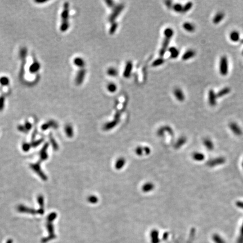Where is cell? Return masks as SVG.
Here are the masks:
<instances>
[{"instance_id": "6da1fadb", "label": "cell", "mask_w": 243, "mask_h": 243, "mask_svg": "<svg viewBox=\"0 0 243 243\" xmlns=\"http://www.w3.org/2000/svg\"><path fill=\"white\" fill-rule=\"evenodd\" d=\"M62 23L60 29L62 32H66L69 27V3L68 2H65L64 3L63 10L62 12Z\"/></svg>"}, {"instance_id": "7a4b0ae2", "label": "cell", "mask_w": 243, "mask_h": 243, "mask_svg": "<svg viewBox=\"0 0 243 243\" xmlns=\"http://www.w3.org/2000/svg\"><path fill=\"white\" fill-rule=\"evenodd\" d=\"M174 32L173 30L171 28H166L164 30V41L162 44V46L160 52H159V55L160 57L163 58V56L166 52V50H167V48L168 47V45L170 44V40H171L172 36H173Z\"/></svg>"}, {"instance_id": "3957f363", "label": "cell", "mask_w": 243, "mask_h": 243, "mask_svg": "<svg viewBox=\"0 0 243 243\" xmlns=\"http://www.w3.org/2000/svg\"><path fill=\"white\" fill-rule=\"evenodd\" d=\"M219 69L220 74L223 76H225L228 74V64L227 57L226 56H222L220 59Z\"/></svg>"}, {"instance_id": "277c9868", "label": "cell", "mask_w": 243, "mask_h": 243, "mask_svg": "<svg viewBox=\"0 0 243 243\" xmlns=\"http://www.w3.org/2000/svg\"><path fill=\"white\" fill-rule=\"evenodd\" d=\"M125 8V5L123 3H120L116 6L112 11L111 15L109 16V21L111 23L114 22L117 17L119 15L120 13Z\"/></svg>"}, {"instance_id": "5b68a950", "label": "cell", "mask_w": 243, "mask_h": 243, "mask_svg": "<svg viewBox=\"0 0 243 243\" xmlns=\"http://www.w3.org/2000/svg\"><path fill=\"white\" fill-rule=\"evenodd\" d=\"M226 159L224 157H218L209 161L207 163V165L210 167H214L218 165H221L224 164Z\"/></svg>"}, {"instance_id": "8992f818", "label": "cell", "mask_w": 243, "mask_h": 243, "mask_svg": "<svg viewBox=\"0 0 243 243\" xmlns=\"http://www.w3.org/2000/svg\"><path fill=\"white\" fill-rule=\"evenodd\" d=\"M86 74V71L84 68H82L78 72L75 78V83L77 85H80L83 83Z\"/></svg>"}, {"instance_id": "52a82bcc", "label": "cell", "mask_w": 243, "mask_h": 243, "mask_svg": "<svg viewBox=\"0 0 243 243\" xmlns=\"http://www.w3.org/2000/svg\"><path fill=\"white\" fill-rule=\"evenodd\" d=\"M229 127L231 131L233 132L235 135L236 136H241L242 135V130L240 126H239L237 123L235 122H231L229 125Z\"/></svg>"}, {"instance_id": "ba28073f", "label": "cell", "mask_w": 243, "mask_h": 243, "mask_svg": "<svg viewBox=\"0 0 243 243\" xmlns=\"http://www.w3.org/2000/svg\"><path fill=\"white\" fill-rule=\"evenodd\" d=\"M217 95L214 90H210L208 93V101L210 106L214 107L217 104Z\"/></svg>"}, {"instance_id": "9c48e42d", "label": "cell", "mask_w": 243, "mask_h": 243, "mask_svg": "<svg viewBox=\"0 0 243 243\" xmlns=\"http://www.w3.org/2000/svg\"><path fill=\"white\" fill-rule=\"evenodd\" d=\"M132 68H133L132 63L131 61L127 62L126 63V66H125L124 72H123V76L125 78H128L130 77L131 74V72L132 71Z\"/></svg>"}, {"instance_id": "30bf717a", "label": "cell", "mask_w": 243, "mask_h": 243, "mask_svg": "<svg viewBox=\"0 0 243 243\" xmlns=\"http://www.w3.org/2000/svg\"><path fill=\"white\" fill-rule=\"evenodd\" d=\"M41 68V65L39 62H38L37 61H35L33 63H32L29 68V71L30 72V73L34 74V73H36L37 72H38L39 71Z\"/></svg>"}, {"instance_id": "8fae6325", "label": "cell", "mask_w": 243, "mask_h": 243, "mask_svg": "<svg viewBox=\"0 0 243 243\" xmlns=\"http://www.w3.org/2000/svg\"><path fill=\"white\" fill-rule=\"evenodd\" d=\"M173 93H174V96L176 98V99H177V100H179L181 102L184 101L185 100L184 94L182 91L181 90V89H180V88H176L174 90Z\"/></svg>"}, {"instance_id": "7c38bea8", "label": "cell", "mask_w": 243, "mask_h": 243, "mask_svg": "<svg viewBox=\"0 0 243 243\" xmlns=\"http://www.w3.org/2000/svg\"><path fill=\"white\" fill-rule=\"evenodd\" d=\"M196 55V53L194 50H189L188 51H186L183 55L182 56V59L183 60L186 61L188 60L189 59L194 57Z\"/></svg>"}, {"instance_id": "4fadbf2b", "label": "cell", "mask_w": 243, "mask_h": 243, "mask_svg": "<svg viewBox=\"0 0 243 243\" xmlns=\"http://www.w3.org/2000/svg\"><path fill=\"white\" fill-rule=\"evenodd\" d=\"M225 17V14L223 12H218L216 14L213 19V22L215 24H219Z\"/></svg>"}, {"instance_id": "5bb4252c", "label": "cell", "mask_w": 243, "mask_h": 243, "mask_svg": "<svg viewBox=\"0 0 243 243\" xmlns=\"http://www.w3.org/2000/svg\"><path fill=\"white\" fill-rule=\"evenodd\" d=\"M230 92H231L230 88H229L228 87H226L223 88L222 89L219 90L217 92V93H216V95H217V98H222L225 95H227L228 93H229Z\"/></svg>"}, {"instance_id": "9a60e30c", "label": "cell", "mask_w": 243, "mask_h": 243, "mask_svg": "<svg viewBox=\"0 0 243 243\" xmlns=\"http://www.w3.org/2000/svg\"><path fill=\"white\" fill-rule=\"evenodd\" d=\"M203 144L208 150L212 151L214 149V145L211 140L209 138H205L203 141Z\"/></svg>"}, {"instance_id": "2e32d148", "label": "cell", "mask_w": 243, "mask_h": 243, "mask_svg": "<svg viewBox=\"0 0 243 243\" xmlns=\"http://www.w3.org/2000/svg\"><path fill=\"white\" fill-rule=\"evenodd\" d=\"M73 62H74V65L75 66L80 68L81 69L83 68L84 66V65H85V62H84V60L82 58L80 57H75L74 59Z\"/></svg>"}, {"instance_id": "e0dca14e", "label": "cell", "mask_w": 243, "mask_h": 243, "mask_svg": "<svg viewBox=\"0 0 243 243\" xmlns=\"http://www.w3.org/2000/svg\"><path fill=\"white\" fill-rule=\"evenodd\" d=\"M192 156L194 160L198 162L203 161L205 159V155L203 153H199V152H195L193 153Z\"/></svg>"}, {"instance_id": "ac0fdd59", "label": "cell", "mask_w": 243, "mask_h": 243, "mask_svg": "<svg viewBox=\"0 0 243 243\" xmlns=\"http://www.w3.org/2000/svg\"><path fill=\"white\" fill-rule=\"evenodd\" d=\"M182 27L183 28V29L189 32H193L195 31V26L193 25L192 24L189 23V22H185L183 24Z\"/></svg>"}, {"instance_id": "d6986e66", "label": "cell", "mask_w": 243, "mask_h": 243, "mask_svg": "<svg viewBox=\"0 0 243 243\" xmlns=\"http://www.w3.org/2000/svg\"><path fill=\"white\" fill-rule=\"evenodd\" d=\"M230 38L233 42H237L240 40V33L236 30H234L231 32L230 35Z\"/></svg>"}, {"instance_id": "ffe728a7", "label": "cell", "mask_w": 243, "mask_h": 243, "mask_svg": "<svg viewBox=\"0 0 243 243\" xmlns=\"http://www.w3.org/2000/svg\"><path fill=\"white\" fill-rule=\"evenodd\" d=\"M169 52L171 54V57L172 59H175L177 58L179 54H180V52L178 50V49L174 47H171L169 48Z\"/></svg>"}, {"instance_id": "44dd1931", "label": "cell", "mask_w": 243, "mask_h": 243, "mask_svg": "<svg viewBox=\"0 0 243 243\" xmlns=\"http://www.w3.org/2000/svg\"><path fill=\"white\" fill-rule=\"evenodd\" d=\"M213 240L215 243H226L224 239L218 234H215L213 236Z\"/></svg>"}, {"instance_id": "7402d4cb", "label": "cell", "mask_w": 243, "mask_h": 243, "mask_svg": "<svg viewBox=\"0 0 243 243\" xmlns=\"http://www.w3.org/2000/svg\"><path fill=\"white\" fill-rule=\"evenodd\" d=\"M107 90L111 93H114L117 91V86L114 83H110L107 85Z\"/></svg>"}, {"instance_id": "603a6c76", "label": "cell", "mask_w": 243, "mask_h": 243, "mask_svg": "<svg viewBox=\"0 0 243 243\" xmlns=\"http://www.w3.org/2000/svg\"><path fill=\"white\" fill-rule=\"evenodd\" d=\"M10 83V80L9 78L6 76H3L0 78V84L2 86H8Z\"/></svg>"}, {"instance_id": "cb8c5ba5", "label": "cell", "mask_w": 243, "mask_h": 243, "mask_svg": "<svg viewBox=\"0 0 243 243\" xmlns=\"http://www.w3.org/2000/svg\"><path fill=\"white\" fill-rule=\"evenodd\" d=\"M118 26V23H116V22H115V21L111 23V27H110V29H109V33H110V35H113V34H114V33L117 30Z\"/></svg>"}, {"instance_id": "d4e9b609", "label": "cell", "mask_w": 243, "mask_h": 243, "mask_svg": "<svg viewBox=\"0 0 243 243\" xmlns=\"http://www.w3.org/2000/svg\"><path fill=\"white\" fill-rule=\"evenodd\" d=\"M107 74L109 76L116 77L118 75V71L114 68H110L107 71Z\"/></svg>"}, {"instance_id": "484cf974", "label": "cell", "mask_w": 243, "mask_h": 243, "mask_svg": "<svg viewBox=\"0 0 243 243\" xmlns=\"http://www.w3.org/2000/svg\"><path fill=\"white\" fill-rule=\"evenodd\" d=\"M51 126H53L55 127V126H57V123L55 121H49L48 122L44 124L42 126V128L43 129H46Z\"/></svg>"}, {"instance_id": "4316f807", "label": "cell", "mask_w": 243, "mask_h": 243, "mask_svg": "<svg viewBox=\"0 0 243 243\" xmlns=\"http://www.w3.org/2000/svg\"><path fill=\"white\" fill-rule=\"evenodd\" d=\"M192 3L191 2H189L188 3H186L183 6V10H182V12L183 13L184 12H186L188 11H189L190 9L192 8Z\"/></svg>"}, {"instance_id": "83f0119b", "label": "cell", "mask_w": 243, "mask_h": 243, "mask_svg": "<svg viewBox=\"0 0 243 243\" xmlns=\"http://www.w3.org/2000/svg\"><path fill=\"white\" fill-rule=\"evenodd\" d=\"M173 9L174 11L177 12H182V10H183V6L180 4V3H176L174 5H173Z\"/></svg>"}, {"instance_id": "f1b7e54d", "label": "cell", "mask_w": 243, "mask_h": 243, "mask_svg": "<svg viewBox=\"0 0 243 243\" xmlns=\"http://www.w3.org/2000/svg\"><path fill=\"white\" fill-rule=\"evenodd\" d=\"M164 59L163 58H161V57H159V58L157 59L156 60H155L153 62V64H152V66H154V67L158 66H160V65H162L164 63Z\"/></svg>"}, {"instance_id": "f546056e", "label": "cell", "mask_w": 243, "mask_h": 243, "mask_svg": "<svg viewBox=\"0 0 243 243\" xmlns=\"http://www.w3.org/2000/svg\"><path fill=\"white\" fill-rule=\"evenodd\" d=\"M5 98L4 96L2 95L0 96V111H2L4 107H5Z\"/></svg>"}, {"instance_id": "4dcf8cb0", "label": "cell", "mask_w": 243, "mask_h": 243, "mask_svg": "<svg viewBox=\"0 0 243 243\" xmlns=\"http://www.w3.org/2000/svg\"><path fill=\"white\" fill-rule=\"evenodd\" d=\"M237 243H243V223L240 228V235L237 239Z\"/></svg>"}, {"instance_id": "1f68e13d", "label": "cell", "mask_w": 243, "mask_h": 243, "mask_svg": "<svg viewBox=\"0 0 243 243\" xmlns=\"http://www.w3.org/2000/svg\"><path fill=\"white\" fill-rule=\"evenodd\" d=\"M27 50L26 48L24 47V48H22L20 50V56L21 59H22V58H26V56H27Z\"/></svg>"}, {"instance_id": "d6a6232c", "label": "cell", "mask_w": 243, "mask_h": 243, "mask_svg": "<svg viewBox=\"0 0 243 243\" xmlns=\"http://www.w3.org/2000/svg\"><path fill=\"white\" fill-rule=\"evenodd\" d=\"M105 2H106L107 5H108V6H109V8H112V7L114 6V2L113 1L107 0V1H105Z\"/></svg>"}, {"instance_id": "836d02e7", "label": "cell", "mask_w": 243, "mask_h": 243, "mask_svg": "<svg viewBox=\"0 0 243 243\" xmlns=\"http://www.w3.org/2000/svg\"><path fill=\"white\" fill-rule=\"evenodd\" d=\"M236 206L238 207V208H241V209H243V201H237L236 203Z\"/></svg>"}, {"instance_id": "e575fe53", "label": "cell", "mask_w": 243, "mask_h": 243, "mask_svg": "<svg viewBox=\"0 0 243 243\" xmlns=\"http://www.w3.org/2000/svg\"><path fill=\"white\" fill-rule=\"evenodd\" d=\"M165 4L166 6L168 8H171V7L172 6V3L170 1H167L165 2Z\"/></svg>"}, {"instance_id": "d590c367", "label": "cell", "mask_w": 243, "mask_h": 243, "mask_svg": "<svg viewBox=\"0 0 243 243\" xmlns=\"http://www.w3.org/2000/svg\"><path fill=\"white\" fill-rule=\"evenodd\" d=\"M31 127H32V125L29 122H26V124H25V126H24V127L27 129V130L31 128Z\"/></svg>"}, {"instance_id": "8d00e7d4", "label": "cell", "mask_w": 243, "mask_h": 243, "mask_svg": "<svg viewBox=\"0 0 243 243\" xmlns=\"http://www.w3.org/2000/svg\"><path fill=\"white\" fill-rule=\"evenodd\" d=\"M35 2H37V3H45V2H47V1H35Z\"/></svg>"}, {"instance_id": "74e56055", "label": "cell", "mask_w": 243, "mask_h": 243, "mask_svg": "<svg viewBox=\"0 0 243 243\" xmlns=\"http://www.w3.org/2000/svg\"><path fill=\"white\" fill-rule=\"evenodd\" d=\"M12 243V240H11V239H9V240H8V242H7V243Z\"/></svg>"}, {"instance_id": "f35d334b", "label": "cell", "mask_w": 243, "mask_h": 243, "mask_svg": "<svg viewBox=\"0 0 243 243\" xmlns=\"http://www.w3.org/2000/svg\"><path fill=\"white\" fill-rule=\"evenodd\" d=\"M241 42H242V44H243V39H242V41H241Z\"/></svg>"}, {"instance_id": "ab89813d", "label": "cell", "mask_w": 243, "mask_h": 243, "mask_svg": "<svg viewBox=\"0 0 243 243\" xmlns=\"http://www.w3.org/2000/svg\"><path fill=\"white\" fill-rule=\"evenodd\" d=\"M242 166H243V163H242Z\"/></svg>"}, {"instance_id": "60d3db41", "label": "cell", "mask_w": 243, "mask_h": 243, "mask_svg": "<svg viewBox=\"0 0 243 243\" xmlns=\"http://www.w3.org/2000/svg\"><path fill=\"white\" fill-rule=\"evenodd\" d=\"M242 54H243V52H242Z\"/></svg>"}]
</instances>
